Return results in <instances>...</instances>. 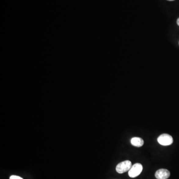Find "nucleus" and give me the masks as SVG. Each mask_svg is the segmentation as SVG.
Returning <instances> with one entry per match:
<instances>
[{
  "instance_id": "nucleus-1",
  "label": "nucleus",
  "mask_w": 179,
  "mask_h": 179,
  "mask_svg": "<svg viewBox=\"0 0 179 179\" xmlns=\"http://www.w3.org/2000/svg\"><path fill=\"white\" fill-rule=\"evenodd\" d=\"M143 170V166L140 163H136L131 166L128 171V175L130 178H135L141 174Z\"/></svg>"
},
{
  "instance_id": "nucleus-2",
  "label": "nucleus",
  "mask_w": 179,
  "mask_h": 179,
  "mask_svg": "<svg viewBox=\"0 0 179 179\" xmlns=\"http://www.w3.org/2000/svg\"><path fill=\"white\" fill-rule=\"evenodd\" d=\"M132 166V163L129 160L120 162L116 167V171L118 173L122 174L129 171Z\"/></svg>"
},
{
  "instance_id": "nucleus-3",
  "label": "nucleus",
  "mask_w": 179,
  "mask_h": 179,
  "mask_svg": "<svg viewBox=\"0 0 179 179\" xmlns=\"http://www.w3.org/2000/svg\"><path fill=\"white\" fill-rule=\"evenodd\" d=\"M157 141L160 144L163 146H168L172 144L173 138L169 134H163L158 137Z\"/></svg>"
},
{
  "instance_id": "nucleus-4",
  "label": "nucleus",
  "mask_w": 179,
  "mask_h": 179,
  "mask_svg": "<svg viewBox=\"0 0 179 179\" xmlns=\"http://www.w3.org/2000/svg\"><path fill=\"white\" fill-rule=\"evenodd\" d=\"M170 173L168 170L165 169H161L156 172L155 176L157 179H167L169 178Z\"/></svg>"
},
{
  "instance_id": "nucleus-5",
  "label": "nucleus",
  "mask_w": 179,
  "mask_h": 179,
  "mask_svg": "<svg viewBox=\"0 0 179 179\" xmlns=\"http://www.w3.org/2000/svg\"><path fill=\"white\" fill-rule=\"evenodd\" d=\"M131 143L135 147H141L144 144V141L140 137H133L131 139Z\"/></svg>"
},
{
  "instance_id": "nucleus-6",
  "label": "nucleus",
  "mask_w": 179,
  "mask_h": 179,
  "mask_svg": "<svg viewBox=\"0 0 179 179\" xmlns=\"http://www.w3.org/2000/svg\"><path fill=\"white\" fill-rule=\"evenodd\" d=\"M9 179H23V178H21L20 177L17 176H15V175H12L9 177Z\"/></svg>"
},
{
  "instance_id": "nucleus-7",
  "label": "nucleus",
  "mask_w": 179,
  "mask_h": 179,
  "mask_svg": "<svg viewBox=\"0 0 179 179\" xmlns=\"http://www.w3.org/2000/svg\"><path fill=\"white\" fill-rule=\"evenodd\" d=\"M177 24L179 26V18H178V20H177Z\"/></svg>"
},
{
  "instance_id": "nucleus-8",
  "label": "nucleus",
  "mask_w": 179,
  "mask_h": 179,
  "mask_svg": "<svg viewBox=\"0 0 179 179\" xmlns=\"http://www.w3.org/2000/svg\"><path fill=\"white\" fill-rule=\"evenodd\" d=\"M167 1H174V0H167Z\"/></svg>"
},
{
  "instance_id": "nucleus-9",
  "label": "nucleus",
  "mask_w": 179,
  "mask_h": 179,
  "mask_svg": "<svg viewBox=\"0 0 179 179\" xmlns=\"http://www.w3.org/2000/svg\"></svg>"
}]
</instances>
